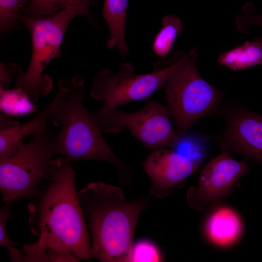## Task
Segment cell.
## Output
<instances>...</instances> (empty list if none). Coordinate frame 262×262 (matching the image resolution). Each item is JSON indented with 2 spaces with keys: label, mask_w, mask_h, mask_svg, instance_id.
Listing matches in <instances>:
<instances>
[{
  "label": "cell",
  "mask_w": 262,
  "mask_h": 262,
  "mask_svg": "<svg viewBox=\"0 0 262 262\" xmlns=\"http://www.w3.org/2000/svg\"><path fill=\"white\" fill-rule=\"evenodd\" d=\"M71 161L53 159L47 184L28 206L29 226L37 241L18 250L13 262L88 261L91 243Z\"/></svg>",
  "instance_id": "1"
},
{
  "label": "cell",
  "mask_w": 262,
  "mask_h": 262,
  "mask_svg": "<svg viewBox=\"0 0 262 262\" xmlns=\"http://www.w3.org/2000/svg\"><path fill=\"white\" fill-rule=\"evenodd\" d=\"M78 195L92 236L91 259L129 262L138 218L148 198L128 200L121 188L101 182L89 183Z\"/></svg>",
  "instance_id": "2"
},
{
  "label": "cell",
  "mask_w": 262,
  "mask_h": 262,
  "mask_svg": "<svg viewBox=\"0 0 262 262\" xmlns=\"http://www.w3.org/2000/svg\"><path fill=\"white\" fill-rule=\"evenodd\" d=\"M85 92L84 77H74L67 92L50 114V121L61 127L59 133L51 138L57 154L71 162H108L116 168L121 182L128 185L131 168L114 153L102 134L96 114L84 106Z\"/></svg>",
  "instance_id": "3"
},
{
  "label": "cell",
  "mask_w": 262,
  "mask_h": 262,
  "mask_svg": "<svg viewBox=\"0 0 262 262\" xmlns=\"http://www.w3.org/2000/svg\"><path fill=\"white\" fill-rule=\"evenodd\" d=\"M83 15L96 25L89 10L80 6H70L51 15L35 17L21 15L20 20L29 29L32 42V55L29 67L18 77L16 87L20 89L34 102L40 96L50 93L52 78L43 72L59 53L65 33L71 20Z\"/></svg>",
  "instance_id": "4"
},
{
  "label": "cell",
  "mask_w": 262,
  "mask_h": 262,
  "mask_svg": "<svg viewBox=\"0 0 262 262\" xmlns=\"http://www.w3.org/2000/svg\"><path fill=\"white\" fill-rule=\"evenodd\" d=\"M57 155L47 128L19 146L8 157L0 160V191L4 203L36 196L48 178Z\"/></svg>",
  "instance_id": "5"
},
{
  "label": "cell",
  "mask_w": 262,
  "mask_h": 262,
  "mask_svg": "<svg viewBox=\"0 0 262 262\" xmlns=\"http://www.w3.org/2000/svg\"><path fill=\"white\" fill-rule=\"evenodd\" d=\"M196 50L191 49L165 84V98L179 135L186 132L212 111L219 91L200 75L196 63Z\"/></svg>",
  "instance_id": "6"
},
{
  "label": "cell",
  "mask_w": 262,
  "mask_h": 262,
  "mask_svg": "<svg viewBox=\"0 0 262 262\" xmlns=\"http://www.w3.org/2000/svg\"><path fill=\"white\" fill-rule=\"evenodd\" d=\"M185 54L183 53L169 64L161 59L155 64L154 71L147 74H136L131 63H121L115 73L103 68L96 74L90 95L93 98L103 102L99 109L101 111L146 99L165 85Z\"/></svg>",
  "instance_id": "7"
},
{
  "label": "cell",
  "mask_w": 262,
  "mask_h": 262,
  "mask_svg": "<svg viewBox=\"0 0 262 262\" xmlns=\"http://www.w3.org/2000/svg\"><path fill=\"white\" fill-rule=\"evenodd\" d=\"M95 114L102 132L116 133L126 128L148 149L173 147L180 138L170 122L167 106L156 101H149L136 112L115 108L99 110Z\"/></svg>",
  "instance_id": "8"
},
{
  "label": "cell",
  "mask_w": 262,
  "mask_h": 262,
  "mask_svg": "<svg viewBox=\"0 0 262 262\" xmlns=\"http://www.w3.org/2000/svg\"><path fill=\"white\" fill-rule=\"evenodd\" d=\"M248 171L245 161H237L225 152L211 160L200 173L196 187L187 194L190 206L198 210L223 198Z\"/></svg>",
  "instance_id": "9"
},
{
  "label": "cell",
  "mask_w": 262,
  "mask_h": 262,
  "mask_svg": "<svg viewBox=\"0 0 262 262\" xmlns=\"http://www.w3.org/2000/svg\"><path fill=\"white\" fill-rule=\"evenodd\" d=\"M200 164L173 149H154L143 164L151 181L149 193L157 198L166 196L193 174Z\"/></svg>",
  "instance_id": "10"
},
{
  "label": "cell",
  "mask_w": 262,
  "mask_h": 262,
  "mask_svg": "<svg viewBox=\"0 0 262 262\" xmlns=\"http://www.w3.org/2000/svg\"><path fill=\"white\" fill-rule=\"evenodd\" d=\"M228 141L248 158L262 164V115L243 110L229 120L226 131Z\"/></svg>",
  "instance_id": "11"
},
{
  "label": "cell",
  "mask_w": 262,
  "mask_h": 262,
  "mask_svg": "<svg viewBox=\"0 0 262 262\" xmlns=\"http://www.w3.org/2000/svg\"><path fill=\"white\" fill-rule=\"evenodd\" d=\"M70 80L59 81L58 90L53 101L36 116L27 122L7 130H0V160L10 156L19 146L24 143V139L34 135L47 128L46 123L50 113L67 92Z\"/></svg>",
  "instance_id": "12"
},
{
  "label": "cell",
  "mask_w": 262,
  "mask_h": 262,
  "mask_svg": "<svg viewBox=\"0 0 262 262\" xmlns=\"http://www.w3.org/2000/svg\"><path fill=\"white\" fill-rule=\"evenodd\" d=\"M244 230L243 220L239 213L228 206L214 209L206 219L204 232L213 245L227 248L236 244Z\"/></svg>",
  "instance_id": "13"
},
{
  "label": "cell",
  "mask_w": 262,
  "mask_h": 262,
  "mask_svg": "<svg viewBox=\"0 0 262 262\" xmlns=\"http://www.w3.org/2000/svg\"><path fill=\"white\" fill-rule=\"evenodd\" d=\"M128 0H104L103 16L110 31L106 43L109 49L115 48L122 57L128 52L125 40V26Z\"/></svg>",
  "instance_id": "14"
},
{
  "label": "cell",
  "mask_w": 262,
  "mask_h": 262,
  "mask_svg": "<svg viewBox=\"0 0 262 262\" xmlns=\"http://www.w3.org/2000/svg\"><path fill=\"white\" fill-rule=\"evenodd\" d=\"M217 61L234 71L262 64V37H257L252 42L246 41L239 46L220 53Z\"/></svg>",
  "instance_id": "15"
},
{
  "label": "cell",
  "mask_w": 262,
  "mask_h": 262,
  "mask_svg": "<svg viewBox=\"0 0 262 262\" xmlns=\"http://www.w3.org/2000/svg\"><path fill=\"white\" fill-rule=\"evenodd\" d=\"M182 29V22L178 17L172 15L164 16L162 27L153 40L152 47L154 53L161 57L166 56Z\"/></svg>",
  "instance_id": "16"
},
{
  "label": "cell",
  "mask_w": 262,
  "mask_h": 262,
  "mask_svg": "<svg viewBox=\"0 0 262 262\" xmlns=\"http://www.w3.org/2000/svg\"><path fill=\"white\" fill-rule=\"evenodd\" d=\"M97 0H30L22 10L23 16L30 17L55 14L59 10L80 6L88 10Z\"/></svg>",
  "instance_id": "17"
},
{
  "label": "cell",
  "mask_w": 262,
  "mask_h": 262,
  "mask_svg": "<svg viewBox=\"0 0 262 262\" xmlns=\"http://www.w3.org/2000/svg\"><path fill=\"white\" fill-rule=\"evenodd\" d=\"M0 91V110L11 115H26L34 111L32 100L20 89Z\"/></svg>",
  "instance_id": "18"
},
{
  "label": "cell",
  "mask_w": 262,
  "mask_h": 262,
  "mask_svg": "<svg viewBox=\"0 0 262 262\" xmlns=\"http://www.w3.org/2000/svg\"><path fill=\"white\" fill-rule=\"evenodd\" d=\"M164 260L158 246L153 241L142 239L134 242L129 262H159Z\"/></svg>",
  "instance_id": "19"
},
{
  "label": "cell",
  "mask_w": 262,
  "mask_h": 262,
  "mask_svg": "<svg viewBox=\"0 0 262 262\" xmlns=\"http://www.w3.org/2000/svg\"><path fill=\"white\" fill-rule=\"evenodd\" d=\"M28 0H0V29H13L20 20V12L28 3Z\"/></svg>",
  "instance_id": "20"
},
{
  "label": "cell",
  "mask_w": 262,
  "mask_h": 262,
  "mask_svg": "<svg viewBox=\"0 0 262 262\" xmlns=\"http://www.w3.org/2000/svg\"><path fill=\"white\" fill-rule=\"evenodd\" d=\"M12 204L4 203L0 210V246L9 249L17 245L10 239L6 232V223L10 217Z\"/></svg>",
  "instance_id": "21"
},
{
  "label": "cell",
  "mask_w": 262,
  "mask_h": 262,
  "mask_svg": "<svg viewBox=\"0 0 262 262\" xmlns=\"http://www.w3.org/2000/svg\"><path fill=\"white\" fill-rule=\"evenodd\" d=\"M23 72L21 69L16 65L6 66L0 65V89H8L10 83L15 77H19Z\"/></svg>",
  "instance_id": "22"
},
{
  "label": "cell",
  "mask_w": 262,
  "mask_h": 262,
  "mask_svg": "<svg viewBox=\"0 0 262 262\" xmlns=\"http://www.w3.org/2000/svg\"><path fill=\"white\" fill-rule=\"evenodd\" d=\"M236 20L238 25L240 27L244 25L245 27L247 25L254 24L262 26V14L256 16L252 14L251 13V3L246 4L243 7L241 15L237 16Z\"/></svg>",
  "instance_id": "23"
},
{
  "label": "cell",
  "mask_w": 262,
  "mask_h": 262,
  "mask_svg": "<svg viewBox=\"0 0 262 262\" xmlns=\"http://www.w3.org/2000/svg\"><path fill=\"white\" fill-rule=\"evenodd\" d=\"M0 119V130L9 129L20 124L17 120L9 115H1Z\"/></svg>",
  "instance_id": "24"
}]
</instances>
